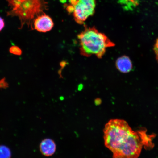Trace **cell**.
<instances>
[{
  "label": "cell",
  "mask_w": 158,
  "mask_h": 158,
  "mask_svg": "<svg viewBox=\"0 0 158 158\" xmlns=\"http://www.w3.org/2000/svg\"><path fill=\"white\" fill-rule=\"evenodd\" d=\"M104 145L113 153V158H138L143 145L153 147L152 136L145 130L134 131L125 120L112 119L103 129Z\"/></svg>",
  "instance_id": "obj_1"
},
{
  "label": "cell",
  "mask_w": 158,
  "mask_h": 158,
  "mask_svg": "<svg viewBox=\"0 0 158 158\" xmlns=\"http://www.w3.org/2000/svg\"><path fill=\"white\" fill-rule=\"evenodd\" d=\"M77 38L80 54L85 57L94 55L102 59L107 48L115 46L106 35L94 27H85L78 35Z\"/></svg>",
  "instance_id": "obj_2"
},
{
  "label": "cell",
  "mask_w": 158,
  "mask_h": 158,
  "mask_svg": "<svg viewBox=\"0 0 158 158\" xmlns=\"http://www.w3.org/2000/svg\"><path fill=\"white\" fill-rule=\"evenodd\" d=\"M10 7L7 15L17 17L21 23L20 28L27 25L31 27L33 20L37 16L47 9L45 0H6Z\"/></svg>",
  "instance_id": "obj_3"
},
{
  "label": "cell",
  "mask_w": 158,
  "mask_h": 158,
  "mask_svg": "<svg viewBox=\"0 0 158 158\" xmlns=\"http://www.w3.org/2000/svg\"><path fill=\"white\" fill-rule=\"evenodd\" d=\"M66 9L72 13L75 21L82 25L89 17L94 15L96 6V0H69Z\"/></svg>",
  "instance_id": "obj_4"
},
{
  "label": "cell",
  "mask_w": 158,
  "mask_h": 158,
  "mask_svg": "<svg viewBox=\"0 0 158 158\" xmlns=\"http://www.w3.org/2000/svg\"><path fill=\"white\" fill-rule=\"evenodd\" d=\"M54 27V23L52 18L44 13L35 18L31 28L39 32L46 33L51 31Z\"/></svg>",
  "instance_id": "obj_5"
},
{
  "label": "cell",
  "mask_w": 158,
  "mask_h": 158,
  "mask_svg": "<svg viewBox=\"0 0 158 158\" xmlns=\"http://www.w3.org/2000/svg\"><path fill=\"white\" fill-rule=\"evenodd\" d=\"M39 148L43 155L50 157L54 155L56 152V145L54 140L50 138H45L41 142Z\"/></svg>",
  "instance_id": "obj_6"
},
{
  "label": "cell",
  "mask_w": 158,
  "mask_h": 158,
  "mask_svg": "<svg viewBox=\"0 0 158 158\" xmlns=\"http://www.w3.org/2000/svg\"><path fill=\"white\" fill-rule=\"evenodd\" d=\"M116 66L118 70L124 73H127L133 68L131 60L127 56H123L118 58L116 62Z\"/></svg>",
  "instance_id": "obj_7"
},
{
  "label": "cell",
  "mask_w": 158,
  "mask_h": 158,
  "mask_svg": "<svg viewBox=\"0 0 158 158\" xmlns=\"http://www.w3.org/2000/svg\"><path fill=\"white\" fill-rule=\"evenodd\" d=\"M119 2L127 10L131 9L138 5L137 0H119Z\"/></svg>",
  "instance_id": "obj_8"
},
{
  "label": "cell",
  "mask_w": 158,
  "mask_h": 158,
  "mask_svg": "<svg viewBox=\"0 0 158 158\" xmlns=\"http://www.w3.org/2000/svg\"><path fill=\"white\" fill-rule=\"evenodd\" d=\"M11 153L10 150L6 146H0V158H11Z\"/></svg>",
  "instance_id": "obj_9"
},
{
  "label": "cell",
  "mask_w": 158,
  "mask_h": 158,
  "mask_svg": "<svg viewBox=\"0 0 158 158\" xmlns=\"http://www.w3.org/2000/svg\"><path fill=\"white\" fill-rule=\"evenodd\" d=\"M9 52L11 54L18 56H20L22 54V51L21 48L17 46H11L9 49Z\"/></svg>",
  "instance_id": "obj_10"
},
{
  "label": "cell",
  "mask_w": 158,
  "mask_h": 158,
  "mask_svg": "<svg viewBox=\"0 0 158 158\" xmlns=\"http://www.w3.org/2000/svg\"><path fill=\"white\" fill-rule=\"evenodd\" d=\"M154 51L156 55V58L158 62V38L156 40L154 46Z\"/></svg>",
  "instance_id": "obj_11"
},
{
  "label": "cell",
  "mask_w": 158,
  "mask_h": 158,
  "mask_svg": "<svg viewBox=\"0 0 158 158\" xmlns=\"http://www.w3.org/2000/svg\"><path fill=\"white\" fill-rule=\"evenodd\" d=\"M8 87L7 83L6 82L5 79H2L0 80V88H4Z\"/></svg>",
  "instance_id": "obj_12"
},
{
  "label": "cell",
  "mask_w": 158,
  "mask_h": 158,
  "mask_svg": "<svg viewBox=\"0 0 158 158\" xmlns=\"http://www.w3.org/2000/svg\"><path fill=\"white\" fill-rule=\"evenodd\" d=\"M5 26L4 20L0 16V32L2 30Z\"/></svg>",
  "instance_id": "obj_13"
}]
</instances>
